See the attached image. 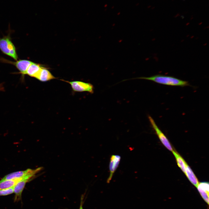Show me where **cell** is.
Instances as JSON below:
<instances>
[{
    "instance_id": "obj_1",
    "label": "cell",
    "mask_w": 209,
    "mask_h": 209,
    "mask_svg": "<svg viewBox=\"0 0 209 209\" xmlns=\"http://www.w3.org/2000/svg\"><path fill=\"white\" fill-rule=\"evenodd\" d=\"M143 79L153 81L163 85L184 87L190 85L187 81L183 80L173 76L161 75H155L149 77H140L133 79Z\"/></svg>"
},
{
    "instance_id": "obj_2",
    "label": "cell",
    "mask_w": 209,
    "mask_h": 209,
    "mask_svg": "<svg viewBox=\"0 0 209 209\" xmlns=\"http://www.w3.org/2000/svg\"><path fill=\"white\" fill-rule=\"evenodd\" d=\"M0 49L3 53L17 60L18 57L16 48L9 35L0 38Z\"/></svg>"
},
{
    "instance_id": "obj_3",
    "label": "cell",
    "mask_w": 209,
    "mask_h": 209,
    "mask_svg": "<svg viewBox=\"0 0 209 209\" xmlns=\"http://www.w3.org/2000/svg\"><path fill=\"white\" fill-rule=\"evenodd\" d=\"M40 168L33 170L31 173L24 177L14 186V192L15 194V201H18L21 199L22 192L26 183L40 170Z\"/></svg>"
},
{
    "instance_id": "obj_4",
    "label": "cell",
    "mask_w": 209,
    "mask_h": 209,
    "mask_svg": "<svg viewBox=\"0 0 209 209\" xmlns=\"http://www.w3.org/2000/svg\"><path fill=\"white\" fill-rule=\"evenodd\" d=\"M62 80L69 83L72 89L75 91H87L91 93L93 92V86L90 83L80 81L70 82L64 80Z\"/></svg>"
},
{
    "instance_id": "obj_5",
    "label": "cell",
    "mask_w": 209,
    "mask_h": 209,
    "mask_svg": "<svg viewBox=\"0 0 209 209\" xmlns=\"http://www.w3.org/2000/svg\"><path fill=\"white\" fill-rule=\"evenodd\" d=\"M0 60L4 62L10 64L15 66L19 71V73L21 74L23 78L26 75L28 68L33 62L26 60H17L16 62H12L3 58H0Z\"/></svg>"
},
{
    "instance_id": "obj_6",
    "label": "cell",
    "mask_w": 209,
    "mask_h": 209,
    "mask_svg": "<svg viewBox=\"0 0 209 209\" xmlns=\"http://www.w3.org/2000/svg\"><path fill=\"white\" fill-rule=\"evenodd\" d=\"M148 118L152 127L155 131L162 143L167 148L172 152L173 150V149L165 135L159 129L152 117L149 116Z\"/></svg>"
},
{
    "instance_id": "obj_7",
    "label": "cell",
    "mask_w": 209,
    "mask_h": 209,
    "mask_svg": "<svg viewBox=\"0 0 209 209\" xmlns=\"http://www.w3.org/2000/svg\"><path fill=\"white\" fill-rule=\"evenodd\" d=\"M120 159L121 156L119 155H113L111 156L109 165L110 173L107 180V183H109L112 179L114 173L118 167Z\"/></svg>"
},
{
    "instance_id": "obj_8",
    "label": "cell",
    "mask_w": 209,
    "mask_h": 209,
    "mask_svg": "<svg viewBox=\"0 0 209 209\" xmlns=\"http://www.w3.org/2000/svg\"><path fill=\"white\" fill-rule=\"evenodd\" d=\"M202 197L205 201L209 204V183L207 182L199 183L197 187Z\"/></svg>"
},
{
    "instance_id": "obj_9",
    "label": "cell",
    "mask_w": 209,
    "mask_h": 209,
    "mask_svg": "<svg viewBox=\"0 0 209 209\" xmlns=\"http://www.w3.org/2000/svg\"><path fill=\"white\" fill-rule=\"evenodd\" d=\"M33 170L28 169L24 171L12 173L5 176L1 180H12L23 178L31 173Z\"/></svg>"
},
{
    "instance_id": "obj_10",
    "label": "cell",
    "mask_w": 209,
    "mask_h": 209,
    "mask_svg": "<svg viewBox=\"0 0 209 209\" xmlns=\"http://www.w3.org/2000/svg\"><path fill=\"white\" fill-rule=\"evenodd\" d=\"M40 81L44 82L55 79L46 68L42 67L35 78Z\"/></svg>"
},
{
    "instance_id": "obj_11",
    "label": "cell",
    "mask_w": 209,
    "mask_h": 209,
    "mask_svg": "<svg viewBox=\"0 0 209 209\" xmlns=\"http://www.w3.org/2000/svg\"><path fill=\"white\" fill-rule=\"evenodd\" d=\"M42 67L40 64L33 62L28 68L26 75L36 78Z\"/></svg>"
},
{
    "instance_id": "obj_12",
    "label": "cell",
    "mask_w": 209,
    "mask_h": 209,
    "mask_svg": "<svg viewBox=\"0 0 209 209\" xmlns=\"http://www.w3.org/2000/svg\"><path fill=\"white\" fill-rule=\"evenodd\" d=\"M185 174L191 183L194 186L197 187L199 183L197 178L191 168L186 163L185 164Z\"/></svg>"
},
{
    "instance_id": "obj_13",
    "label": "cell",
    "mask_w": 209,
    "mask_h": 209,
    "mask_svg": "<svg viewBox=\"0 0 209 209\" xmlns=\"http://www.w3.org/2000/svg\"><path fill=\"white\" fill-rule=\"evenodd\" d=\"M14 179L0 181V190L10 188L15 185L23 178Z\"/></svg>"
},
{
    "instance_id": "obj_14",
    "label": "cell",
    "mask_w": 209,
    "mask_h": 209,
    "mask_svg": "<svg viewBox=\"0 0 209 209\" xmlns=\"http://www.w3.org/2000/svg\"><path fill=\"white\" fill-rule=\"evenodd\" d=\"M172 152L176 159L178 165L183 172L185 173L186 162L182 157L176 152L173 150Z\"/></svg>"
},
{
    "instance_id": "obj_15",
    "label": "cell",
    "mask_w": 209,
    "mask_h": 209,
    "mask_svg": "<svg viewBox=\"0 0 209 209\" xmlns=\"http://www.w3.org/2000/svg\"><path fill=\"white\" fill-rule=\"evenodd\" d=\"M14 187L0 190V196H6L13 193L14 192Z\"/></svg>"
},
{
    "instance_id": "obj_16",
    "label": "cell",
    "mask_w": 209,
    "mask_h": 209,
    "mask_svg": "<svg viewBox=\"0 0 209 209\" xmlns=\"http://www.w3.org/2000/svg\"><path fill=\"white\" fill-rule=\"evenodd\" d=\"M0 91H5V88L2 83L0 84Z\"/></svg>"
},
{
    "instance_id": "obj_17",
    "label": "cell",
    "mask_w": 209,
    "mask_h": 209,
    "mask_svg": "<svg viewBox=\"0 0 209 209\" xmlns=\"http://www.w3.org/2000/svg\"><path fill=\"white\" fill-rule=\"evenodd\" d=\"M155 8L154 7H153L152 8V9H154Z\"/></svg>"
},
{
    "instance_id": "obj_18",
    "label": "cell",
    "mask_w": 209,
    "mask_h": 209,
    "mask_svg": "<svg viewBox=\"0 0 209 209\" xmlns=\"http://www.w3.org/2000/svg\"><path fill=\"white\" fill-rule=\"evenodd\" d=\"M174 0H172V1H174Z\"/></svg>"
},
{
    "instance_id": "obj_19",
    "label": "cell",
    "mask_w": 209,
    "mask_h": 209,
    "mask_svg": "<svg viewBox=\"0 0 209 209\" xmlns=\"http://www.w3.org/2000/svg\"><path fill=\"white\" fill-rule=\"evenodd\" d=\"M185 0H184V1H185Z\"/></svg>"
}]
</instances>
